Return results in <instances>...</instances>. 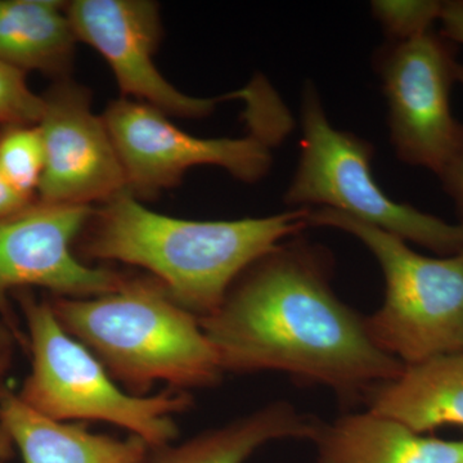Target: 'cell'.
I'll return each instance as SVG.
<instances>
[{
	"instance_id": "cell-9",
	"label": "cell",
	"mask_w": 463,
	"mask_h": 463,
	"mask_svg": "<svg viewBox=\"0 0 463 463\" xmlns=\"http://www.w3.org/2000/svg\"><path fill=\"white\" fill-rule=\"evenodd\" d=\"M94 209L87 205L43 203L0 221V316L27 346L9 297L21 289L42 288L52 297L93 298L120 288L128 276L90 267L72 252V243L90 223Z\"/></svg>"
},
{
	"instance_id": "cell-21",
	"label": "cell",
	"mask_w": 463,
	"mask_h": 463,
	"mask_svg": "<svg viewBox=\"0 0 463 463\" xmlns=\"http://www.w3.org/2000/svg\"><path fill=\"white\" fill-rule=\"evenodd\" d=\"M457 81L463 85V65L461 63L457 67ZM441 183H443L444 190L455 203L463 224V154L455 167L441 179Z\"/></svg>"
},
{
	"instance_id": "cell-24",
	"label": "cell",
	"mask_w": 463,
	"mask_h": 463,
	"mask_svg": "<svg viewBox=\"0 0 463 463\" xmlns=\"http://www.w3.org/2000/svg\"><path fill=\"white\" fill-rule=\"evenodd\" d=\"M12 367V349L0 350V394L7 386V376Z\"/></svg>"
},
{
	"instance_id": "cell-1",
	"label": "cell",
	"mask_w": 463,
	"mask_h": 463,
	"mask_svg": "<svg viewBox=\"0 0 463 463\" xmlns=\"http://www.w3.org/2000/svg\"><path fill=\"white\" fill-rule=\"evenodd\" d=\"M199 321L224 373L279 371L356 394L404 367L334 294L327 252L307 243H282L259 259Z\"/></svg>"
},
{
	"instance_id": "cell-5",
	"label": "cell",
	"mask_w": 463,
	"mask_h": 463,
	"mask_svg": "<svg viewBox=\"0 0 463 463\" xmlns=\"http://www.w3.org/2000/svg\"><path fill=\"white\" fill-rule=\"evenodd\" d=\"M307 223L352 234L379 261L385 301L365 327L381 350L404 364L463 352V252L425 257L395 234L325 207L309 209Z\"/></svg>"
},
{
	"instance_id": "cell-16",
	"label": "cell",
	"mask_w": 463,
	"mask_h": 463,
	"mask_svg": "<svg viewBox=\"0 0 463 463\" xmlns=\"http://www.w3.org/2000/svg\"><path fill=\"white\" fill-rule=\"evenodd\" d=\"M318 425L285 402H276L181 444L151 450L148 463H245L267 443L315 438Z\"/></svg>"
},
{
	"instance_id": "cell-18",
	"label": "cell",
	"mask_w": 463,
	"mask_h": 463,
	"mask_svg": "<svg viewBox=\"0 0 463 463\" xmlns=\"http://www.w3.org/2000/svg\"><path fill=\"white\" fill-rule=\"evenodd\" d=\"M443 2H373V16L388 33L389 41H404L432 30L440 17Z\"/></svg>"
},
{
	"instance_id": "cell-15",
	"label": "cell",
	"mask_w": 463,
	"mask_h": 463,
	"mask_svg": "<svg viewBox=\"0 0 463 463\" xmlns=\"http://www.w3.org/2000/svg\"><path fill=\"white\" fill-rule=\"evenodd\" d=\"M78 41L57 0H0V62L69 78Z\"/></svg>"
},
{
	"instance_id": "cell-10",
	"label": "cell",
	"mask_w": 463,
	"mask_h": 463,
	"mask_svg": "<svg viewBox=\"0 0 463 463\" xmlns=\"http://www.w3.org/2000/svg\"><path fill=\"white\" fill-rule=\"evenodd\" d=\"M42 97L45 164L36 199L90 206L129 191L108 127L91 111L90 91L65 78Z\"/></svg>"
},
{
	"instance_id": "cell-13",
	"label": "cell",
	"mask_w": 463,
	"mask_h": 463,
	"mask_svg": "<svg viewBox=\"0 0 463 463\" xmlns=\"http://www.w3.org/2000/svg\"><path fill=\"white\" fill-rule=\"evenodd\" d=\"M313 440L318 463H463V441L423 437L370 410L318 425Z\"/></svg>"
},
{
	"instance_id": "cell-23",
	"label": "cell",
	"mask_w": 463,
	"mask_h": 463,
	"mask_svg": "<svg viewBox=\"0 0 463 463\" xmlns=\"http://www.w3.org/2000/svg\"><path fill=\"white\" fill-rule=\"evenodd\" d=\"M14 444L5 426L0 423V463H8L14 456Z\"/></svg>"
},
{
	"instance_id": "cell-14",
	"label": "cell",
	"mask_w": 463,
	"mask_h": 463,
	"mask_svg": "<svg viewBox=\"0 0 463 463\" xmlns=\"http://www.w3.org/2000/svg\"><path fill=\"white\" fill-rule=\"evenodd\" d=\"M368 410L417 434L441 426L463 429V352L404 364L395 379L373 390Z\"/></svg>"
},
{
	"instance_id": "cell-6",
	"label": "cell",
	"mask_w": 463,
	"mask_h": 463,
	"mask_svg": "<svg viewBox=\"0 0 463 463\" xmlns=\"http://www.w3.org/2000/svg\"><path fill=\"white\" fill-rule=\"evenodd\" d=\"M301 99L303 137L297 173L286 192L288 205L335 210L437 254H462V223H448L390 199L373 176V146L328 121L310 81Z\"/></svg>"
},
{
	"instance_id": "cell-7",
	"label": "cell",
	"mask_w": 463,
	"mask_h": 463,
	"mask_svg": "<svg viewBox=\"0 0 463 463\" xmlns=\"http://www.w3.org/2000/svg\"><path fill=\"white\" fill-rule=\"evenodd\" d=\"M133 194L154 196L181 183L194 166L227 170L239 181H260L272 165V147L291 129L288 118H252L242 138H199L139 100H112L102 116Z\"/></svg>"
},
{
	"instance_id": "cell-11",
	"label": "cell",
	"mask_w": 463,
	"mask_h": 463,
	"mask_svg": "<svg viewBox=\"0 0 463 463\" xmlns=\"http://www.w3.org/2000/svg\"><path fill=\"white\" fill-rule=\"evenodd\" d=\"M78 41L99 52L114 72L125 99L147 103L165 115L206 118L228 99L249 96V90L222 99H197L176 90L154 62L161 39L156 3L148 0H75L66 5Z\"/></svg>"
},
{
	"instance_id": "cell-17",
	"label": "cell",
	"mask_w": 463,
	"mask_h": 463,
	"mask_svg": "<svg viewBox=\"0 0 463 463\" xmlns=\"http://www.w3.org/2000/svg\"><path fill=\"white\" fill-rule=\"evenodd\" d=\"M44 164L38 125L0 128V174L27 199L36 200Z\"/></svg>"
},
{
	"instance_id": "cell-4",
	"label": "cell",
	"mask_w": 463,
	"mask_h": 463,
	"mask_svg": "<svg viewBox=\"0 0 463 463\" xmlns=\"http://www.w3.org/2000/svg\"><path fill=\"white\" fill-rule=\"evenodd\" d=\"M26 326L32 371L18 398L36 413L54 421H99L123 428L151 449L178 437L175 414L185 412L187 392L169 389L152 397L125 392L97 356L57 321L48 298L32 289L14 292Z\"/></svg>"
},
{
	"instance_id": "cell-12",
	"label": "cell",
	"mask_w": 463,
	"mask_h": 463,
	"mask_svg": "<svg viewBox=\"0 0 463 463\" xmlns=\"http://www.w3.org/2000/svg\"><path fill=\"white\" fill-rule=\"evenodd\" d=\"M0 423L24 463H148L151 447L138 437L94 434L84 422H60L36 413L5 386L0 394Z\"/></svg>"
},
{
	"instance_id": "cell-25",
	"label": "cell",
	"mask_w": 463,
	"mask_h": 463,
	"mask_svg": "<svg viewBox=\"0 0 463 463\" xmlns=\"http://www.w3.org/2000/svg\"><path fill=\"white\" fill-rule=\"evenodd\" d=\"M18 344L16 335L5 322L0 321V350L12 349Z\"/></svg>"
},
{
	"instance_id": "cell-20",
	"label": "cell",
	"mask_w": 463,
	"mask_h": 463,
	"mask_svg": "<svg viewBox=\"0 0 463 463\" xmlns=\"http://www.w3.org/2000/svg\"><path fill=\"white\" fill-rule=\"evenodd\" d=\"M439 23L441 35L455 44H463V0L443 2Z\"/></svg>"
},
{
	"instance_id": "cell-19",
	"label": "cell",
	"mask_w": 463,
	"mask_h": 463,
	"mask_svg": "<svg viewBox=\"0 0 463 463\" xmlns=\"http://www.w3.org/2000/svg\"><path fill=\"white\" fill-rule=\"evenodd\" d=\"M44 112V99L33 93L26 72L0 62V128L38 125Z\"/></svg>"
},
{
	"instance_id": "cell-8",
	"label": "cell",
	"mask_w": 463,
	"mask_h": 463,
	"mask_svg": "<svg viewBox=\"0 0 463 463\" xmlns=\"http://www.w3.org/2000/svg\"><path fill=\"white\" fill-rule=\"evenodd\" d=\"M458 65L455 43L434 30L388 41L374 58L398 157L440 181L463 154V124L450 109Z\"/></svg>"
},
{
	"instance_id": "cell-22",
	"label": "cell",
	"mask_w": 463,
	"mask_h": 463,
	"mask_svg": "<svg viewBox=\"0 0 463 463\" xmlns=\"http://www.w3.org/2000/svg\"><path fill=\"white\" fill-rule=\"evenodd\" d=\"M33 201L35 200L27 199L20 192L14 190L0 174V221L25 209Z\"/></svg>"
},
{
	"instance_id": "cell-2",
	"label": "cell",
	"mask_w": 463,
	"mask_h": 463,
	"mask_svg": "<svg viewBox=\"0 0 463 463\" xmlns=\"http://www.w3.org/2000/svg\"><path fill=\"white\" fill-rule=\"evenodd\" d=\"M309 207L239 221H187L158 214L127 191L94 210L81 240L85 259L148 270L197 318L214 313L259 259L309 227Z\"/></svg>"
},
{
	"instance_id": "cell-3",
	"label": "cell",
	"mask_w": 463,
	"mask_h": 463,
	"mask_svg": "<svg viewBox=\"0 0 463 463\" xmlns=\"http://www.w3.org/2000/svg\"><path fill=\"white\" fill-rule=\"evenodd\" d=\"M48 301L61 327L129 394L145 397L160 383L181 392L207 388L223 376L199 318L152 276H128L99 297Z\"/></svg>"
}]
</instances>
